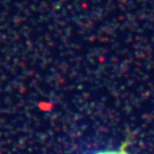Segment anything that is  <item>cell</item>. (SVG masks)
<instances>
[{"mask_svg": "<svg viewBox=\"0 0 154 154\" xmlns=\"http://www.w3.org/2000/svg\"><path fill=\"white\" fill-rule=\"evenodd\" d=\"M94 154H129L126 151L125 146H122L120 149L118 151H102V152H97V153H94Z\"/></svg>", "mask_w": 154, "mask_h": 154, "instance_id": "6da1fadb", "label": "cell"}]
</instances>
